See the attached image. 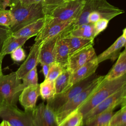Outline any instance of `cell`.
<instances>
[{
	"label": "cell",
	"instance_id": "obj_23",
	"mask_svg": "<svg viewBox=\"0 0 126 126\" xmlns=\"http://www.w3.org/2000/svg\"><path fill=\"white\" fill-rule=\"evenodd\" d=\"M29 39V37H15L11 35L6 39L0 50L1 56L3 58L5 55L10 54L14 50L22 46Z\"/></svg>",
	"mask_w": 126,
	"mask_h": 126
},
{
	"label": "cell",
	"instance_id": "obj_36",
	"mask_svg": "<svg viewBox=\"0 0 126 126\" xmlns=\"http://www.w3.org/2000/svg\"><path fill=\"white\" fill-rule=\"evenodd\" d=\"M21 4L23 5L28 6L34 4H36L41 1L42 0H19Z\"/></svg>",
	"mask_w": 126,
	"mask_h": 126
},
{
	"label": "cell",
	"instance_id": "obj_37",
	"mask_svg": "<svg viewBox=\"0 0 126 126\" xmlns=\"http://www.w3.org/2000/svg\"><path fill=\"white\" fill-rule=\"evenodd\" d=\"M41 65L42 66V73H43V74L44 76V77L45 78L47 77V76L48 75V72H49L50 64L43 63V64H41Z\"/></svg>",
	"mask_w": 126,
	"mask_h": 126
},
{
	"label": "cell",
	"instance_id": "obj_38",
	"mask_svg": "<svg viewBox=\"0 0 126 126\" xmlns=\"http://www.w3.org/2000/svg\"><path fill=\"white\" fill-rule=\"evenodd\" d=\"M3 57L1 56L0 51V76L2 74V62L3 60Z\"/></svg>",
	"mask_w": 126,
	"mask_h": 126
},
{
	"label": "cell",
	"instance_id": "obj_41",
	"mask_svg": "<svg viewBox=\"0 0 126 126\" xmlns=\"http://www.w3.org/2000/svg\"><path fill=\"white\" fill-rule=\"evenodd\" d=\"M2 104H3V100L1 97V96H0V108L1 107Z\"/></svg>",
	"mask_w": 126,
	"mask_h": 126
},
{
	"label": "cell",
	"instance_id": "obj_30",
	"mask_svg": "<svg viewBox=\"0 0 126 126\" xmlns=\"http://www.w3.org/2000/svg\"><path fill=\"white\" fill-rule=\"evenodd\" d=\"M65 68H64L59 63L56 62L52 63L50 64L48 75L45 79L50 81H55Z\"/></svg>",
	"mask_w": 126,
	"mask_h": 126
},
{
	"label": "cell",
	"instance_id": "obj_18",
	"mask_svg": "<svg viewBox=\"0 0 126 126\" xmlns=\"http://www.w3.org/2000/svg\"><path fill=\"white\" fill-rule=\"evenodd\" d=\"M48 19L45 17L30 24L16 32L12 33V35L15 37H31L36 36L46 25Z\"/></svg>",
	"mask_w": 126,
	"mask_h": 126
},
{
	"label": "cell",
	"instance_id": "obj_8",
	"mask_svg": "<svg viewBox=\"0 0 126 126\" xmlns=\"http://www.w3.org/2000/svg\"><path fill=\"white\" fill-rule=\"evenodd\" d=\"M0 117L11 126H33L32 111H23L17 106L3 104L0 108Z\"/></svg>",
	"mask_w": 126,
	"mask_h": 126
},
{
	"label": "cell",
	"instance_id": "obj_9",
	"mask_svg": "<svg viewBox=\"0 0 126 126\" xmlns=\"http://www.w3.org/2000/svg\"><path fill=\"white\" fill-rule=\"evenodd\" d=\"M126 104V85L112 94L90 110L83 117V125L86 121L108 109H115L119 105Z\"/></svg>",
	"mask_w": 126,
	"mask_h": 126
},
{
	"label": "cell",
	"instance_id": "obj_42",
	"mask_svg": "<svg viewBox=\"0 0 126 126\" xmlns=\"http://www.w3.org/2000/svg\"><path fill=\"white\" fill-rule=\"evenodd\" d=\"M64 2H68V1H72V0H63Z\"/></svg>",
	"mask_w": 126,
	"mask_h": 126
},
{
	"label": "cell",
	"instance_id": "obj_16",
	"mask_svg": "<svg viewBox=\"0 0 126 126\" xmlns=\"http://www.w3.org/2000/svg\"><path fill=\"white\" fill-rule=\"evenodd\" d=\"M61 34L51 37L42 43L39 55V63L40 64L43 63L50 64L55 62V48Z\"/></svg>",
	"mask_w": 126,
	"mask_h": 126
},
{
	"label": "cell",
	"instance_id": "obj_39",
	"mask_svg": "<svg viewBox=\"0 0 126 126\" xmlns=\"http://www.w3.org/2000/svg\"><path fill=\"white\" fill-rule=\"evenodd\" d=\"M0 126H11L10 124L6 121L3 120L2 122L0 124Z\"/></svg>",
	"mask_w": 126,
	"mask_h": 126
},
{
	"label": "cell",
	"instance_id": "obj_32",
	"mask_svg": "<svg viewBox=\"0 0 126 126\" xmlns=\"http://www.w3.org/2000/svg\"><path fill=\"white\" fill-rule=\"evenodd\" d=\"M64 2L63 0H42L43 10L45 16Z\"/></svg>",
	"mask_w": 126,
	"mask_h": 126
},
{
	"label": "cell",
	"instance_id": "obj_2",
	"mask_svg": "<svg viewBox=\"0 0 126 126\" xmlns=\"http://www.w3.org/2000/svg\"><path fill=\"white\" fill-rule=\"evenodd\" d=\"M9 7L14 19L13 25L10 27L12 33L45 17L42 1L36 4L25 6L22 5L19 0H12Z\"/></svg>",
	"mask_w": 126,
	"mask_h": 126
},
{
	"label": "cell",
	"instance_id": "obj_31",
	"mask_svg": "<svg viewBox=\"0 0 126 126\" xmlns=\"http://www.w3.org/2000/svg\"><path fill=\"white\" fill-rule=\"evenodd\" d=\"M14 23V17L10 10H0V25L10 27Z\"/></svg>",
	"mask_w": 126,
	"mask_h": 126
},
{
	"label": "cell",
	"instance_id": "obj_3",
	"mask_svg": "<svg viewBox=\"0 0 126 126\" xmlns=\"http://www.w3.org/2000/svg\"><path fill=\"white\" fill-rule=\"evenodd\" d=\"M126 85V74L112 80L105 79L98 88L81 105L77 111L85 116L106 98Z\"/></svg>",
	"mask_w": 126,
	"mask_h": 126
},
{
	"label": "cell",
	"instance_id": "obj_13",
	"mask_svg": "<svg viewBox=\"0 0 126 126\" xmlns=\"http://www.w3.org/2000/svg\"><path fill=\"white\" fill-rule=\"evenodd\" d=\"M75 21V19L69 21L49 24L47 23L42 30L36 35L35 41L42 43L45 40L60 34L68 29L70 25Z\"/></svg>",
	"mask_w": 126,
	"mask_h": 126
},
{
	"label": "cell",
	"instance_id": "obj_11",
	"mask_svg": "<svg viewBox=\"0 0 126 126\" xmlns=\"http://www.w3.org/2000/svg\"><path fill=\"white\" fill-rule=\"evenodd\" d=\"M96 57L93 45L87 46L69 56L66 68L72 73Z\"/></svg>",
	"mask_w": 126,
	"mask_h": 126
},
{
	"label": "cell",
	"instance_id": "obj_1",
	"mask_svg": "<svg viewBox=\"0 0 126 126\" xmlns=\"http://www.w3.org/2000/svg\"><path fill=\"white\" fill-rule=\"evenodd\" d=\"M92 12H96L101 16L110 21L114 17L124 13V10L110 4L107 0H85L84 5L77 19L63 33L84 24H87V17Z\"/></svg>",
	"mask_w": 126,
	"mask_h": 126
},
{
	"label": "cell",
	"instance_id": "obj_34",
	"mask_svg": "<svg viewBox=\"0 0 126 126\" xmlns=\"http://www.w3.org/2000/svg\"><path fill=\"white\" fill-rule=\"evenodd\" d=\"M12 34L10 27L0 25V51L4 40Z\"/></svg>",
	"mask_w": 126,
	"mask_h": 126
},
{
	"label": "cell",
	"instance_id": "obj_26",
	"mask_svg": "<svg viewBox=\"0 0 126 126\" xmlns=\"http://www.w3.org/2000/svg\"><path fill=\"white\" fill-rule=\"evenodd\" d=\"M71 74V72L66 68L54 81L56 94L63 92L67 88Z\"/></svg>",
	"mask_w": 126,
	"mask_h": 126
},
{
	"label": "cell",
	"instance_id": "obj_25",
	"mask_svg": "<svg viewBox=\"0 0 126 126\" xmlns=\"http://www.w3.org/2000/svg\"><path fill=\"white\" fill-rule=\"evenodd\" d=\"M40 95L42 99L48 100L52 98L56 94L54 81L45 79L39 84Z\"/></svg>",
	"mask_w": 126,
	"mask_h": 126
},
{
	"label": "cell",
	"instance_id": "obj_17",
	"mask_svg": "<svg viewBox=\"0 0 126 126\" xmlns=\"http://www.w3.org/2000/svg\"><path fill=\"white\" fill-rule=\"evenodd\" d=\"M98 64L97 58H95L71 73L67 88L94 74Z\"/></svg>",
	"mask_w": 126,
	"mask_h": 126
},
{
	"label": "cell",
	"instance_id": "obj_19",
	"mask_svg": "<svg viewBox=\"0 0 126 126\" xmlns=\"http://www.w3.org/2000/svg\"><path fill=\"white\" fill-rule=\"evenodd\" d=\"M126 74V50L120 52L116 62L108 72L104 75L106 80H112L122 77Z\"/></svg>",
	"mask_w": 126,
	"mask_h": 126
},
{
	"label": "cell",
	"instance_id": "obj_12",
	"mask_svg": "<svg viewBox=\"0 0 126 126\" xmlns=\"http://www.w3.org/2000/svg\"><path fill=\"white\" fill-rule=\"evenodd\" d=\"M42 43L35 41L30 49V52L26 59L21 65L18 70L15 71L17 77L22 79L29 71L36 67L39 63V55Z\"/></svg>",
	"mask_w": 126,
	"mask_h": 126
},
{
	"label": "cell",
	"instance_id": "obj_24",
	"mask_svg": "<svg viewBox=\"0 0 126 126\" xmlns=\"http://www.w3.org/2000/svg\"><path fill=\"white\" fill-rule=\"evenodd\" d=\"M114 109L110 108L99 113L85 122L86 126H109Z\"/></svg>",
	"mask_w": 126,
	"mask_h": 126
},
{
	"label": "cell",
	"instance_id": "obj_4",
	"mask_svg": "<svg viewBox=\"0 0 126 126\" xmlns=\"http://www.w3.org/2000/svg\"><path fill=\"white\" fill-rule=\"evenodd\" d=\"M104 79V75H98L84 90L68 100L56 112L58 126L67 117L77 111L81 105L98 88Z\"/></svg>",
	"mask_w": 126,
	"mask_h": 126
},
{
	"label": "cell",
	"instance_id": "obj_5",
	"mask_svg": "<svg viewBox=\"0 0 126 126\" xmlns=\"http://www.w3.org/2000/svg\"><path fill=\"white\" fill-rule=\"evenodd\" d=\"M85 1V0H74L64 2L45 16L48 19L47 23L76 20L81 13Z\"/></svg>",
	"mask_w": 126,
	"mask_h": 126
},
{
	"label": "cell",
	"instance_id": "obj_10",
	"mask_svg": "<svg viewBox=\"0 0 126 126\" xmlns=\"http://www.w3.org/2000/svg\"><path fill=\"white\" fill-rule=\"evenodd\" d=\"M33 126H58L55 113L43 102L32 111Z\"/></svg>",
	"mask_w": 126,
	"mask_h": 126
},
{
	"label": "cell",
	"instance_id": "obj_22",
	"mask_svg": "<svg viewBox=\"0 0 126 126\" xmlns=\"http://www.w3.org/2000/svg\"><path fill=\"white\" fill-rule=\"evenodd\" d=\"M62 36L68 46L69 56L85 47L94 45V39L72 36Z\"/></svg>",
	"mask_w": 126,
	"mask_h": 126
},
{
	"label": "cell",
	"instance_id": "obj_35",
	"mask_svg": "<svg viewBox=\"0 0 126 126\" xmlns=\"http://www.w3.org/2000/svg\"><path fill=\"white\" fill-rule=\"evenodd\" d=\"M109 21H110L106 19L102 18L98 20L94 24L96 36L107 27Z\"/></svg>",
	"mask_w": 126,
	"mask_h": 126
},
{
	"label": "cell",
	"instance_id": "obj_14",
	"mask_svg": "<svg viewBox=\"0 0 126 126\" xmlns=\"http://www.w3.org/2000/svg\"><path fill=\"white\" fill-rule=\"evenodd\" d=\"M39 95V84L31 85L22 91L18 100L25 111H32L36 107V103Z\"/></svg>",
	"mask_w": 126,
	"mask_h": 126
},
{
	"label": "cell",
	"instance_id": "obj_43",
	"mask_svg": "<svg viewBox=\"0 0 126 126\" xmlns=\"http://www.w3.org/2000/svg\"></svg>",
	"mask_w": 126,
	"mask_h": 126
},
{
	"label": "cell",
	"instance_id": "obj_6",
	"mask_svg": "<svg viewBox=\"0 0 126 126\" xmlns=\"http://www.w3.org/2000/svg\"><path fill=\"white\" fill-rule=\"evenodd\" d=\"M97 76L94 73L87 78L74 84L63 92L56 94L53 98L47 100L46 104L56 113L60 107L68 100L88 86Z\"/></svg>",
	"mask_w": 126,
	"mask_h": 126
},
{
	"label": "cell",
	"instance_id": "obj_7",
	"mask_svg": "<svg viewBox=\"0 0 126 126\" xmlns=\"http://www.w3.org/2000/svg\"><path fill=\"white\" fill-rule=\"evenodd\" d=\"M21 83L15 72L7 75L3 74L0 76V96L3 100V104L16 106L19 94L16 89Z\"/></svg>",
	"mask_w": 126,
	"mask_h": 126
},
{
	"label": "cell",
	"instance_id": "obj_20",
	"mask_svg": "<svg viewBox=\"0 0 126 126\" xmlns=\"http://www.w3.org/2000/svg\"><path fill=\"white\" fill-rule=\"evenodd\" d=\"M69 57V50L67 43L61 34L60 37L57 41L55 51V61L64 68H66Z\"/></svg>",
	"mask_w": 126,
	"mask_h": 126
},
{
	"label": "cell",
	"instance_id": "obj_27",
	"mask_svg": "<svg viewBox=\"0 0 126 126\" xmlns=\"http://www.w3.org/2000/svg\"><path fill=\"white\" fill-rule=\"evenodd\" d=\"M23 82L21 83L16 89V92L18 94H20L22 91L26 87L38 84V76L36 67L33 68L29 71L22 79Z\"/></svg>",
	"mask_w": 126,
	"mask_h": 126
},
{
	"label": "cell",
	"instance_id": "obj_29",
	"mask_svg": "<svg viewBox=\"0 0 126 126\" xmlns=\"http://www.w3.org/2000/svg\"><path fill=\"white\" fill-rule=\"evenodd\" d=\"M83 115L76 111L67 117L59 126H83Z\"/></svg>",
	"mask_w": 126,
	"mask_h": 126
},
{
	"label": "cell",
	"instance_id": "obj_33",
	"mask_svg": "<svg viewBox=\"0 0 126 126\" xmlns=\"http://www.w3.org/2000/svg\"><path fill=\"white\" fill-rule=\"evenodd\" d=\"M11 58L15 62H21L24 61L26 57L25 52L22 47H19L10 53Z\"/></svg>",
	"mask_w": 126,
	"mask_h": 126
},
{
	"label": "cell",
	"instance_id": "obj_40",
	"mask_svg": "<svg viewBox=\"0 0 126 126\" xmlns=\"http://www.w3.org/2000/svg\"><path fill=\"white\" fill-rule=\"evenodd\" d=\"M5 9L3 6V0H0V10Z\"/></svg>",
	"mask_w": 126,
	"mask_h": 126
},
{
	"label": "cell",
	"instance_id": "obj_21",
	"mask_svg": "<svg viewBox=\"0 0 126 126\" xmlns=\"http://www.w3.org/2000/svg\"><path fill=\"white\" fill-rule=\"evenodd\" d=\"M63 36H72L94 39L96 36L94 24L87 23L79 26L69 32L62 33Z\"/></svg>",
	"mask_w": 126,
	"mask_h": 126
},
{
	"label": "cell",
	"instance_id": "obj_15",
	"mask_svg": "<svg viewBox=\"0 0 126 126\" xmlns=\"http://www.w3.org/2000/svg\"><path fill=\"white\" fill-rule=\"evenodd\" d=\"M126 28H125L123 30L122 34L110 46L98 56H97L96 58L98 63L99 64L101 62L107 60H111L112 61H115L118 58L122 48L126 47Z\"/></svg>",
	"mask_w": 126,
	"mask_h": 126
},
{
	"label": "cell",
	"instance_id": "obj_28",
	"mask_svg": "<svg viewBox=\"0 0 126 126\" xmlns=\"http://www.w3.org/2000/svg\"><path fill=\"white\" fill-rule=\"evenodd\" d=\"M121 106V108L112 116L109 126H126V104Z\"/></svg>",
	"mask_w": 126,
	"mask_h": 126
}]
</instances>
